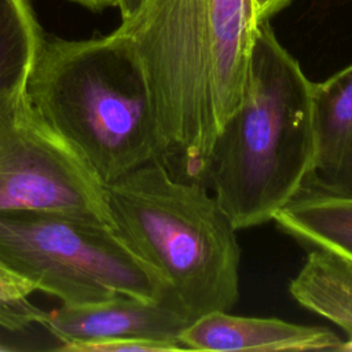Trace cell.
<instances>
[{"mask_svg":"<svg viewBox=\"0 0 352 352\" xmlns=\"http://www.w3.org/2000/svg\"><path fill=\"white\" fill-rule=\"evenodd\" d=\"M143 3L144 0H117V7L121 12V19L125 21L133 16L140 10Z\"/></svg>","mask_w":352,"mask_h":352,"instance_id":"obj_15","label":"cell"},{"mask_svg":"<svg viewBox=\"0 0 352 352\" xmlns=\"http://www.w3.org/2000/svg\"><path fill=\"white\" fill-rule=\"evenodd\" d=\"M63 352H170L182 351L176 342L147 338H110L91 341H72L56 346Z\"/></svg>","mask_w":352,"mask_h":352,"instance_id":"obj_13","label":"cell"},{"mask_svg":"<svg viewBox=\"0 0 352 352\" xmlns=\"http://www.w3.org/2000/svg\"><path fill=\"white\" fill-rule=\"evenodd\" d=\"M111 227L165 282L188 322L230 312L239 298L236 228L204 182L160 160L102 186Z\"/></svg>","mask_w":352,"mask_h":352,"instance_id":"obj_4","label":"cell"},{"mask_svg":"<svg viewBox=\"0 0 352 352\" xmlns=\"http://www.w3.org/2000/svg\"><path fill=\"white\" fill-rule=\"evenodd\" d=\"M44 36L29 0H0V107L25 92Z\"/></svg>","mask_w":352,"mask_h":352,"instance_id":"obj_11","label":"cell"},{"mask_svg":"<svg viewBox=\"0 0 352 352\" xmlns=\"http://www.w3.org/2000/svg\"><path fill=\"white\" fill-rule=\"evenodd\" d=\"M316 158L312 175L324 186L352 192V65L314 82Z\"/></svg>","mask_w":352,"mask_h":352,"instance_id":"obj_10","label":"cell"},{"mask_svg":"<svg viewBox=\"0 0 352 352\" xmlns=\"http://www.w3.org/2000/svg\"><path fill=\"white\" fill-rule=\"evenodd\" d=\"M188 323L191 322L165 302L118 294L94 304H62V307L48 312L43 326L60 344L110 338H147L180 345L177 337Z\"/></svg>","mask_w":352,"mask_h":352,"instance_id":"obj_7","label":"cell"},{"mask_svg":"<svg viewBox=\"0 0 352 352\" xmlns=\"http://www.w3.org/2000/svg\"><path fill=\"white\" fill-rule=\"evenodd\" d=\"M315 158L314 81L263 22L241 102L214 139L205 179L238 231L274 220L314 172Z\"/></svg>","mask_w":352,"mask_h":352,"instance_id":"obj_2","label":"cell"},{"mask_svg":"<svg viewBox=\"0 0 352 352\" xmlns=\"http://www.w3.org/2000/svg\"><path fill=\"white\" fill-rule=\"evenodd\" d=\"M116 30L142 69L161 161L204 182L214 139L242 98L257 32L252 0H144Z\"/></svg>","mask_w":352,"mask_h":352,"instance_id":"obj_1","label":"cell"},{"mask_svg":"<svg viewBox=\"0 0 352 352\" xmlns=\"http://www.w3.org/2000/svg\"><path fill=\"white\" fill-rule=\"evenodd\" d=\"M7 210L62 212L111 226L102 184L25 92L0 107V212Z\"/></svg>","mask_w":352,"mask_h":352,"instance_id":"obj_6","label":"cell"},{"mask_svg":"<svg viewBox=\"0 0 352 352\" xmlns=\"http://www.w3.org/2000/svg\"><path fill=\"white\" fill-rule=\"evenodd\" d=\"M191 351H323L338 349L341 338L327 327L214 311L188 323L177 337Z\"/></svg>","mask_w":352,"mask_h":352,"instance_id":"obj_8","label":"cell"},{"mask_svg":"<svg viewBox=\"0 0 352 352\" xmlns=\"http://www.w3.org/2000/svg\"><path fill=\"white\" fill-rule=\"evenodd\" d=\"M274 221L307 250H327L352 264V192L333 190L309 175Z\"/></svg>","mask_w":352,"mask_h":352,"instance_id":"obj_9","label":"cell"},{"mask_svg":"<svg viewBox=\"0 0 352 352\" xmlns=\"http://www.w3.org/2000/svg\"><path fill=\"white\" fill-rule=\"evenodd\" d=\"M1 351H10V348L6 346V345H3V344H0V352H1Z\"/></svg>","mask_w":352,"mask_h":352,"instance_id":"obj_18","label":"cell"},{"mask_svg":"<svg viewBox=\"0 0 352 352\" xmlns=\"http://www.w3.org/2000/svg\"><path fill=\"white\" fill-rule=\"evenodd\" d=\"M338 349L340 351H352V337H349L348 341H342Z\"/></svg>","mask_w":352,"mask_h":352,"instance_id":"obj_17","label":"cell"},{"mask_svg":"<svg viewBox=\"0 0 352 352\" xmlns=\"http://www.w3.org/2000/svg\"><path fill=\"white\" fill-rule=\"evenodd\" d=\"M292 0H252V10L256 26L263 22H270V19L285 7L289 6Z\"/></svg>","mask_w":352,"mask_h":352,"instance_id":"obj_14","label":"cell"},{"mask_svg":"<svg viewBox=\"0 0 352 352\" xmlns=\"http://www.w3.org/2000/svg\"><path fill=\"white\" fill-rule=\"evenodd\" d=\"M25 94L102 186L162 158L142 69L117 30L87 40L45 34Z\"/></svg>","mask_w":352,"mask_h":352,"instance_id":"obj_3","label":"cell"},{"mask_svg":"<svg viewBox=\"0 0 352 352\" xmlns=\"http://www.w3.org/2000/svg\"><path fill=\"white\" fill-rule=\"evenodd\" d=\"M0 260L66 305L118 294L170 305L161 276L100 220L50 210L0 212Z\"/></svg>","mask_w":352,"mask_h":352,"instance_id":"obj_5","label":"cell"},{"mask_svg":"<svg viewBox=\"0 0 352 352\" xmlns=\"http://www.w3.org/2000/svg\"><path fill=\"white\" fill-rule=\"evenodd\" d=\"M72 1L81 4L94 11H100L107 7H117V0H72Z\"/></svg>","mask_w":352,"mask_h":352,"instance_id":"obj_16","label":"cell"},{"mask_svg":"<svg viewBox=\"0 0 352 352\" xmlns=\"http://www.w3.org/2000/svg\"><path fill=\"white\" fill-rule=\"evenodd\" d=\"M34 286L14 272L0 260V327L7 331H22L44 323L48 312L34 305L29 296Z\"/></svg>","mask_w":352,"mask_h":352,"instance_id":"obj_12","label":"cell"}]
</instances>
